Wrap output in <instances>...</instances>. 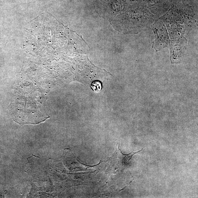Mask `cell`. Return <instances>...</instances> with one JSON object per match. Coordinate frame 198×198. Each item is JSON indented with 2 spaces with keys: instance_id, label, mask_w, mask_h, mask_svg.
Here are the masks:
<instances>
[{
  "instance_id": "1",
  "label": "cell",
  "mask_w": 198,
  "mask_h": 198,
  "mask_svg": "<svg viewBox=\"0 0 198 198\" xmlns=\"http://www.w3.org/2000/svg\"><path fill=\"white\" fill-rule=\"evenodd\" d=\"M17 92L13 96L11 110L13 119L17 123L23 125L26 124H37L47 119L40 100L34 94Z\"/></svg>"
},
{
  "instance_id": "2",
  "label": "cell",
  "mask_w": 198,
  "mask_h": 198,
  "mask_svg": "<svg viewBox=\"0 0 198 198\" xmlns=\"http://www.w3.org/2000/svg\"><path fill=\"white\" fill-rule=\"evenodd\" d=\"M155 35L153 47L155 50H160L169 45L170 42L168 34L164 23L161 21H157L152 26Z\"/></svg>"
},
{
  "instance_id": "3",
  "label": "cell",
  "mask_w": 198,
  "mask_h": 198,
  "mask_svg": "<svg viewBox=\"0 0 198 198\" xmlns=\"http://www.w3.org/2000/svg\"><path fill=\"white\" fill-rule=\"evenodd\" d=\"M91 87L94 92H99L102 89V83L99 81H93L91 85Z\"/></svg>"
}]
</instances>
